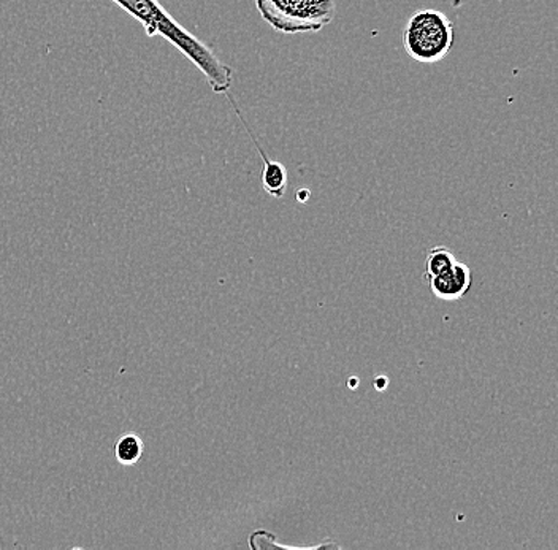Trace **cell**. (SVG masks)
<instances>
[{"label": "cell", "instance_id": "5b68a950", "mask_svg": "<svg viewBox=\"0 0 558 550\" xmlns=\"http://www.w3.org/2000/svg\"><path fill=\"white\" fill-rule=\"evenodd\" d=\"M432 294L439 301H460L469 294L473 285V271L466 264L456 262L449 270L427 280Z\"/></svg>", "mask_w": 558, "mask_h": 550}, {"label": "cell", "instance_id": "7a4b0ae2", "mask_svg": "<svg viewBox=\"0 0 558 550\" xmlns=\"http://www.w3.org/2000/svg\"><path fill=\"white\" fill-rule=\"evenodd\" d=\"M260 19L279 34H314L333 23L335 0H254Z\"/></svg>", "mask_w": 558, "mask_h": 550}, {"label": "cell", "instance_id": "8fae6325", "mask_svg": "<svg viewBox=\"0 0 558 550\" xmlns=\"http://www.w3.org/2000/svg\"><path fill=\"white\" fill-rule=\"evenodd\" d=\"M462 3H463V0H452V7H456V9H457V7L462 5Z\"/></svg>", "mask_w": 558, "mask_h": 550}, {"label": "cell", "instance_id": "277c9868", "mask_svg": "<svg viewBox=\"0 0 558 550\" xmlns=\"http://www.w3.org/2000/svg\"><path fill=\"white\" fill-rule=\"evenodd\" d=\"M227 94V99L232 103L233 110H235L236 117L240 118L244 129H246L247 135H250L251 140H253L254 146H256L257 152H259L262 162H264V170H262V187H264L265 193L268 196L275 198L284 197L286 191H288L289 175L286 167L282 166L278 160H271L265 155L264 149H262L260 143L257 142V138L254 137L253 131H251L250 125H247L246 120L240 111L239 106H236L235 100L232 99L229 93Z\"/></svg>", "mask_w": 558, "mask_h": 550}, {"label": "cell", "instance_id": "6da1fadb", "mask_svg": "<svg viewBox=\"0 0 558 550\" xmlns=\"http://www.w3.org/2000/svg\"><path fill=\"white\" fill-rule=\"evenodd\" d=\"M125 13L142 23L148 37L160 36L173 45L204 73L209 88L215 94H226L232 89L233 69L216 56L213 48L181 26L160 5L159 0H111Z\"/></svg>", "mask_w": 558, "mask_h": 550}, {"label": "cell", "instance_id": "9c48e42d", "mask_svg": "<svg viewBox=\"0 0 558 550\" xmlns=\"http://www.w3.org/2000/svg\"><path fill=\"white\" fill-rule=\"evenodd\" d=\"M310 196H312V193H310L308 190H300L299 193H296V200H299L300 204H305V201L310 200Z\"/></svg>", "mask_w": 558, "mask_h": 550}, {"label": "cell", "instance_id": "ba28073f", "mask_svg": "<svg viewBox=\"0 0 558 550\" xmlns=\"http://www.w3.org/2000/svg\"><path fill=\"white\" fill-rule=\"evenodd\" d=\"M387 386H389V378H387V376H378V378L375 379L376 391H386Z\"/></svg>", "mask_w": 558, "mask_h": 550}, {"label": "cell", "instance_id": "52a82bcc", "mask_svg": "<svg viewBox=\"0 0 558 550\" xmlns=\"http://www.w3.org/2000/svg\"><path fill=\"white\" fill-rule=\"evenodd\" d=\"M457 262L456 256L445 248V246H436V248L428 250L427 260H425V280L449 270Z\"/></svg>", "mask_w": 558, "mask_h": 550}, {"label": "cell", "instance_id": "30bf717a", "mask_svg": "<svg viewBox=\"0 0 558 550\" xmlns=\"http://www.w3.org/2000/svg\"><path fill=\"white\" fill-rule=\"evenodd\" d=\"M359 382H361V381H359V378L349 379V382H348L349 389H351V391H354V389L359 388Z\"/></svg>", "mask_w": 558, "mask_h": 550}, {"label": "cell", "instance_id": "3957f363", "mask_svg": "<svg viewBox=\"0 0 558 550\" xmlns=\"http://www.w3.org/2000/svg\"><path fill=\"white\" fill-rule=\"evenodd\" d=\"M456 27L439 10H418L410 16L403 30V47L413 61L436 64L451 53Z\"/></svg>", "mask_w": 558, "mask_h": 550}, {"label": "cell", "instance_id": "8992f818", "mask_svg": "<svg viewBox=\"0 0 558 550\" xmlns=\"http://www.w3.org/2000/svg\"><path fill=\"white\" fill-rule=\"evenodd\" d=\"M143 440L138 433H124L114 445V454L122 466L135 465L143 455Z\"/></svg>", "mask_w": 558, "mask_h": 550}]
</instances>
